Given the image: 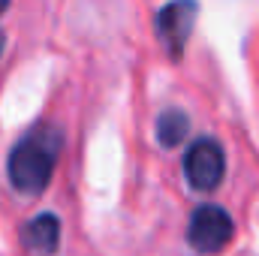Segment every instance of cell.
Here are the masks:
<instances>
[{"instance_id":"cell-1","label":"cell","mask_w":259,"mask_h":256,"mask_svg":"<svg viewBox=\"0 0 259 256\" xmlns=\"http://www.w3.org/2000/svg\"><path fill=\"white\" fill-rule=\"evenodd\" d=\"M61 142H64L61 130H55L52 124H36L30 133H24L6 160L9 184L24 196L42 193L61 157Z\"/></svg>"},{"instance_id":"cell-6","label":"cell","mask_w":259,"mask_h":256,"mask_svg":"<svg viewBox=\"0 0 259 256\" xmlns=\"http://www.w3.org/2000/svg\"><path fill=\"white\" fill-rule=\"evenodd\" d=\"M190 133V121L181 109H166L157 118V142L163 148H178Z\"/></svg>"},{"instance_id":"cell-7","label":"cell","mask_w":259,"mask_h":256,"mask_svg":"<svg viewBox=\"0 0 259 256\" xmlns=\"http://www.w3.org/2000/svg\"><path fill=\"white\" fill-rule=\"evenodd\" d=\"M3 42H6V36H3V30H0V55H3Z\"/></svg>"},{"instance_id":"cell-4","label":"cell","mask_w":259,"mask_h":256,"mask_svg":"<svg viewBox=\"0 0 259 256\" xmlns=\"http://www.w3.org/2000/svg\"><path fill=\"white\" fill-rule=\"evenodd\" d=\"M199 15V6L190 0H178V3H169L157 12V33L160 39L166 42L169 55L178 61L184 55V46H187V36L193 33V21Z\"/></svg>"},{"instance_id":"cell-8","label":"cell","mask_w":259,"mask_h":256,"mask_svg":"<svg viewBox=\"0 0 259 256\" xmlns=\"http://www.w3.org/2000/svg\"><path fill=\"white\" fill-rule=\"evenodd\" d=\"M3 12H6V3H3V0H0V15H3Z\"/></svg>"},{"instance_id":"cell-5","label":"cell","mask_w":259,"mask_h":256,"mask_svg":"<svg viewBox=\"0 0 259 256\" xmlns=\"http://www.w3.org/2000/svg\"><path fill=\"white\" fill-rule=\"evenodd\" d=\"M21 241L33 256H52L61 244V217L52 211L36 214L21 226Z\"/></svg>"},{"instance_id":"cell-3","label":"cell","mask_w":259,"mask_h":256,"mask_svg":"<svg viewBox=\"0 0 259 256\" xmlns=\"http://www.w3.org/2000/svg\"><path fill=\"white\" fill-rule=\"evenodd\" d=\"M223 172H226V154H223L217 139L205 136V139H196L187 148V154H184V175H187V184L193 190L211 193L223 181Z\"/></svg>"},{"instance_id":"cell-2","label":"cell","mask_w":259,"mask_h":256,"mask_svg":"<svg viewBox=\"0 0 259 256\" xmlns=\"http://www.w3.org/2000/svg\"><path fill=\"white\" fill-rule=\"evenodd\" d=\"M235 235V223L229 217L226 208L208 202V205H199L193 214H190V226H187V241L196 253H220Z\"/></svg>"}]
</instances>
